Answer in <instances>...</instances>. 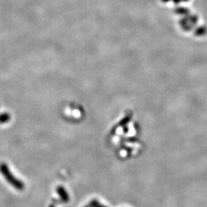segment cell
Instances as JSON below:
<instances>
[{
    "instance_id": "cell-1",
    "label": "cell",
    "mask_w": 207,
    "mask_h": 207,
    "mask_svg": "<svg viewBox=\"0 0 207 207\" xmlns=\"http://www.w3.org/2000/svg\"><path fill=\"white\" fill-rule=\"evenodd\" d=\"M207 32V28L204 26L199 27V28H196L195 30L194 35L196 36H203L206 34Z\"/></svg>"
},
{
    "instance_id": "cell-2",
    "label": "cell",
    "mask_w": 207,
    "mask_h": 207,
    "mask_svg": "<svg viewBox=\"0 0 207 207\" xmlns=\"http://www.w3.org/2000/svg\"><path fill=\"white\" fill-rule=\"evenodd\" d=\"M175 12H176V13H177V14L179 15H188V13H190V11H189L187 9L182 8V7H179V8L176 9L175 10Z\"/></svg>"
},
{
    "instance_id": "cell-3",
    "label": "cell",
    "mask_w": 207,
    "mask_h": 207,
    "mask_svg": "<svg viewBox=\"0 0 207 207\" xmlns=\"http://www.w3.org/2000/svg\"><path fill=\"white\" fill-rule=\"evenodd\" d=\"M187 19H188V22H191L192 24H196V22H197V21H198L197 16H190V17L187 18Z\"/></svg>"
},
{
    "instance_id": "cell-4",
    "label": "cell",
    "mask_w": 207,
    "mask_h": 207,
    "mask_svg": "<svg viewBox=\"0 0 207 207\" xmlns=\"http://www.w3.org/2000/svg\"><path fill=\"white\" fill-rule=\"evenodd\" d=\"M182 0H173V2L174 4H179Z\"/></svg>"
},
{
    "instance_id": "cell-5",
    "label": "cell",
    "mask_w": 207,
    "mask_h": 207,
    "mask_svg": "<svg viewBox=\"0 0 207 207\" xmlns=\"http://www.w3.org/2000/svg\"><path fill=\"white\" fill-rule=\"evenodd\" d=\"M169 1H170V0H162V2H168Z\"/></svg>"
},
{
    "instance_id": "cell-6",
    "label": "cell",
    "mask_w": 207,
    "mask_h": 207,
    "mask_svg": "<svg viewBox=\"0 0 207 207\" xmlns=\"http://www.w3.org/2000/svg\"><path fill=\"white\" fill-rule=\"evenodd\" d=\"M182 1H183V2H187V1H189V0H182Z\"/></svg>"
}]
</instances>
